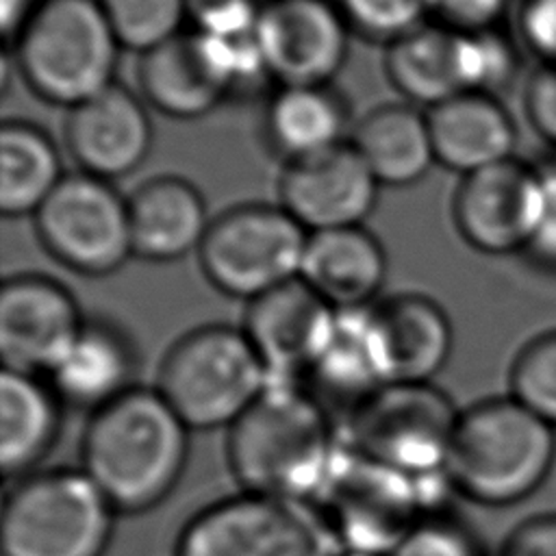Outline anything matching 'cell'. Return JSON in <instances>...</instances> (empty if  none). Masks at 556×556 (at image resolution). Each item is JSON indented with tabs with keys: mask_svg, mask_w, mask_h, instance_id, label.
I'll return each mask as SVG.
<instances>
[{
	"mask_svg": "<svg viewBox=\"0 0 556 556\" xmlns=\"http://www.w3.org/2000/svg\"><path fill=\"white\" fill-rule=\"evenodd\" d=\"M113 515L83 469L28 473L2 506V556H104Z\"/></svg>",
	"mask_w": 556,
	"mask_h": 556,
	"instance_id": "6",
	"label": "cell"
},
{
	"mask_svg": "<svg viewBox=\"0 0 556 556\" xmlns=\"http://www.w3.org/2000/svg\"><path fill=\"white\" fill-rule=\"evenodd\" d=\"M339 556H369V554H352V552H341Z\"/></svg>",
	"mask_w": 556,
	"mask_h": 556,
	"instance_id": "41",
	"label": "cell"
},
{
	"mask_svg": "<svg viewBox=\"0 0 556 556\" xmlns=\"http://www.w3.org/2000/svg\"><path fill=\"white\" fill-rule=\"evenodd\" d=\"M122 46L139 56L182 33L187 0H100Z\"/></svg>",
	"mask_w": 556,
	"mask_h": 556,
	"instance_id": "30",
	"label": "cell"
},
{
	"mask_svg": "<svg viewBox=\"0 0 556 556\" xmlns=\"http://www.w3.org/2000/svg\"><path fill=\"white\" fill-rule=\"evenodd\" d=\"M189 428L156 389L132 387L91 413L83 471L111 506L141 513L161 504L182 476Z\"/></svg>",
	"mask_w": 556,
	"mask_h": 556,
	"instance_id": "1",
	"label": "cell"
},
{
	"mask_svg": "<svg viewBox=\"0 0 556 556\" xmlns=\"http://www.w3.org/2000/svg\"><path fill=\"white\" fill-rule=\"evenodd\" d=\"M300 278L332 308H369L387 280V254L365 226L308 232Z\"/></svg>",
	"mask_w": 556,
	"mask_h": 556,
	"instance_id": "20",
	"label": "cell"
},
{
	"mask_svg": "<svg viewBox=\"0 0 556 556\" xmlns=\"http://www.w3.org/2000/svg\"><path fill=\"white\" fill-rule=\"evenodd\" d=\"M339 443L330 413L287 380H269L263 395L228 428V465L245 493L311 502Z\"/></svg>",
	"mask_w": 556,
	"mask_h": 556,
	"instance_id": "2",
	"label": "cell"
},
{
	"mask_svg": "<svg viewBox=\"0 0 556 556\" xmlns=\"http://www.w3.org/2000/svg\"><path fill=\"white\" fill-rule=\"evenodd\" d=\"M265 135L287 163L321 154L348 141V106L332 85L278 87L265 109Z\"/></svg>",
	"mask_w": 556,
	"mask_h": 556,
	"instance_id": "28",
	"label": "cell"
},
{
	"mask_svg": "<svg viewBox=\"0 0 556 556\" xmlns=\"http://www.w3.org/2000/svg\"><path fill=\"white\" fill-rule=\"evenodd\" d=\"M261 9L256 0H187V15L195 30L219 39L254 35Z\"/></svg>",
	"mask_w": 556,
	"mask_h": 556,
	"instance_id": "34",
	"label": "cell"
},
{
	"mask_svg": "<svg viewBox=\"0 0 556 556\" xmlns=\"http://www.w3.org/2000/svg\"><path fill=\"white\" fill-rule=\"evenodd\" d=\"M280 206L308 232L363 226L380 182L348 139L321 154L285 165Z\"/></svg>",
	"mask_w": 556,
	"mask_h": 556,
	"instance_id": "17",
	"label": "cell"
},
{
	"mask_svg": "<svg viewBox=\"0 0 556 556\" xmlns=\"http://www.w3.org/2000/svg\"><path fill=\"white\" fill-rule=\"evenodd\" d=\"M554 458V428L508 395L460 413L445 469L460 495L500 508L530 497Z\"/></svg>",
	"mask_w": 556,
	"mask_h": 556,
	"instance_id": "3",
	"label": "cell"
},
{
	"mask_svg": "<svg viewBox=\"0 0 556 556\" xmlns=\"http://www.w3.org/2000/svg\"><path fill=\"white\" fill-rule=\"evenodd\" d=\"M135 352L126 334L106 321H85L67 356L50 374L61 402L89 408L111 404L132 389Z\"/></svg>",
	"mask_w": 556,
	"mask_h": 556,
	"instance_id": "24",
	"label": "cell"
},
{
	"mask_svg": "<svg viewBox=\"0 0 556 556\" xmlns=\"http://www.w3.org/2000/svg\"><path fill=\"white\" fill-rule=\"evenodd\" d=\"M269 371L243 328L202 326L165 354L156 391L189 430L232 426L267 389Z\"/></svg>",
	"mask_w": 556,
	"mask_h": 556,
	"instance_id": "5",
	"label": "cell"
},
{
	"mask_svg": "<svg viewBox=\"0 0 556 556\" xmlns=\"http://www.w3.org/2000/svg\"><path fill=\"white\" fill-rule=\"evenodd\" d=\"M374 343L384 384L432 382L454 348L445 311L419 293L395 295L371 308Z\"/></svg>",
	"mask_w": 556,
	"mask_h": 556,
	"instance_id": "19",
	"label": "cell"
},
{
	"mask_svg": "<svg viewBox=\"0 0 556 556\" xmlns=\"http://www.w3.org/2000/svg\"><path fill=\"white\" fill-rule=\"evenodd\" d=\"M85 321L74 295L61 282L39 274L4 280L0 289L2 369L50 376L72 350Z\"/></svg>",
	"mask_w": 556,
	"mask_h": 556,
	"instance_id": "14",
	"label": "cell"
},
{
	"mask_svg": "<svg viewBox=\"0 0 556 556\" xmlns=\"http://www.w3.org/2000/svg\"><path fill=\"white\" fill-rule=\"evenodd\" d=\"M526 252L539 263L556 267V169L541 172V211Z\"/></svg>",
	"mask_w": 556,
	"mask_h": 556,
	"instance_id": "39",
	"label": "cell"
},
{
	"mask_svg": "<svg viewBox=\"0 0 556 556\" xmlns=\"http://www.w3.org/2000/svg\"><path fill=\"white\" fill-rule=\"evenodd\" d=\"M510 397L556 428V330L519 350L510 367Z\"/></svg>",
	"mask_w": 556,
	"mask_h": 556,
	"instance_id": "31",
	"label": "cell"
},
{
	"mask_svg": "<svg viewBox=\"0 0 556 556\" xmlns=\"http://www.w3.org/2000/svg\"><path fill=\"white\" fill-rule=\"evenodd\" d=\"M308 502L254 493L200 510L178 536L176 556H339Z\"/></svg>",
	"mask_w": 556,
	"mask_h": 556,
	"instance_id": "11",
	"label": "cell"
},
{
	"mask_svg": "<svg viewBox=\"0 0 556 556\" xmlns=\"http://www.w3.org/2000/svg\"><path fill=\"white\" fill-rule=\"evenodd\" d=\"M541 211V172L515 156L463 176L454 195V224L482 254L528 250Z\"/></svg>",
	"mask_w": 556,
	"mask_h": 556,
	"instance_id": "15",
	"label": "cell"
},
{
	"mask_svg": "<svg viewBox=\"0 0 556 556\" xmlns=\"http://www.w3.org/2000/svg\"><path fill=\"white\" fill-rule=\"evenodd\" d=\"M391 556H482L471 532L452 515L424 517Z\"/></svg>",
	"mask_w": 556,
	"mask_h": 556,
	"instance_id": "33",
	"label": "cell"
},
{
	"mask_svg": "<svg viewBox=\"0 0 556 556\" xmlns=\"http://www.w3.org/2000/svg\"><path fill=\"white\" fill-rule=\"evenodd\" d=\"M500 556H556V513L521 521L504 541Z\"/></svg>",
	"mask_w": 556,
	"mask_h": 556,
	"instance_id": "38",
	"label": "cell"
},
{
	"mask_svg": "<svg viewBox=\"0 0 556 556\" xmlns=\"http://www.w3.org/2000/svg\"><path fill=\"white\" fill-rule=\"evenodd\" d=\"M352 33L393 43L434 17V0H337Z\"/></svg>",
	"mask_w": 556,
	"mask_h": 556,
	"instance_id": "32",
	"label": "cell"
},
{
	"mask_svg": "<svg viewBox=\"0 0 556 556\" xmlns=\"http://www.w3.org/2000/svg\"><path fill=\"white\" fill-rule=\"evenodd\" d=\"M384 70L391 85L428 109L473 91L469 33L430 22L387 46Z\"/></svg>",
	"mask_w": 556,
	"mask_h": 556,
	"instance_id": "21",
	"label": "cell"
},
{
	"mask_svg": "<svg viewBox=\"0 0 556 556\" xmlns=\"http://www.w3.org/2000/svg\"><path fill=\"white\" fill-rule=\"evenodd\" d=\"M439 165L469 176L513 159L517 130L510 113L489 93H460L426 113Z\"/></svg>",
	"mask_w": 556,
	"mask_h": 556,
	"instance_id": "22",
	"label": "cell"
},
{
	"mask_svg": "<svg viewBox=\"0 0 556 556\" xmlns=\"http://www.w3.org/2000/svg\"><path fill=\"white\" fill-rule=\"evenodd\" d=\"M33 217L48 254L76 274L106 276L135 256L128 200L98 176L67 174Z\"/></svg>",
	"mask_w": 556,
	"mask_h": 556,
	"instance_id": "12",
	"label": "cell"
},
{
	"mask_svg": "<svg viewBox=\"0 0 556 556\" xmlns=\"http://www.w3.org/2000/svg\"><path fill=\"white\" fill-rule=\"evenodd\" d=\"M306 241L280 204H241L213 217L198 258L217 291L252 302L300 278Z\"/></svg>",
	"mask_w": 556,
	"mask_h": 556,
	"instance_id": "8",
	"label": "cell"
},
{
	"mask_svg": "<svg viewBox=\"0 0 556 556\" xmlns=\"http://www.w3.org/2000/svg\"><path fill=\"white\" fill-rule=\"evenodd\" d=\"M37 2L39 0H2L0 17H2V33L7 39L20 30V26L26 22V17L30 15Z\"/></svg>",
	"mask_w": 556,
	"mask_h": 556,
	"instance_id": "40",
	"label": "cell"
},
{
	"mask_svg": "<svg viewBox=\"0 0 556 556\" xmlns=\"http://www.w3.org/2000/svg\"><path fill=\"white\" fill-rule=\"evenodd\" d=\"M460 413L432 382L380 387L348 417V445L406 476L443 469Z\"/></svg>",
	"mask_w": 556,
	"mask_h": 556,
	"instance_id": "10",
	"label": "cell"
},
{
	"mask_svg": "<svg viewBox=\"0 0 556 556\" xmlns=\"http://www.w3.org/2000/svg\"><path fill=\"white\" fill-rule=\"evenodd\" d=\"M146 104L174 119H198L232 91L265 74L254 35L219 39L200 30L180 33L139 61Z\"/></svg>",
	"mask_w": 556,
	"mask_h": 556,
	"instance_id": "9",
	"label": "cell"
},
{
	"mask_svg": "<svg viewBox=\"0 0 556 556\" xmlns=\"http://www.w3.org/2000/svg\"><path fill=\"white\" fill-rule=\"evenodd\" d=\"M350 26L328 0L265 2L254 41L278 87L330 85L348 59Z\"/></svg>",
	"mask_w": 556,
	"mask_h": 556,
	"instance_id": "13",
	"label": "cell"
},
{
	"mask_svg": "<svg viewBox=\"0 0 556 556\" xmlns=\"http://www.w3.org/2000/svg\"><path fill=\"white\" fill-rule=\"evenodd\" d=\"M350 141L384 187L415 185L437 163L428 117L410 104L369 111L354 126Z\"/></svg>",
	"mask_w": 556,
	"mask_h": 556,
	"instance_id": "26",
	"label": "cell"
},
{
	"mask_svg": "<svg viewBox=\"0 0 556 556\" xmlns=\"http://www.w3.org/2000/svg\"><path fill=\"white\" fill-rule=\"evenodd\" d=\"M526 113L532 128L556 146V65H541L526 85Z\"/></svg>",
	"mask_w": 556,
	"mask_h": 556,
	"instance_id": "37",
	"label": "cell"
},
{
	"mask_svg": "<svg viewBox=\"0 0 556 556\" xmlns=\"http://www.w3.org/2000/svg\"><path fill=\"white\" fill-rule=\"evenodd\" d=\"M306 380H311L306 391L328 413L330 408H343L348 417L384 387L374 343L371 308L339 311L332 339Z\"/></svg>",
	"mask_w": 556,
	"mask_h": 556,
	"instance_id": "25",
	"label": "cell"
},
{
	"mask_svg": "<svg viewBox=\"0 0 556 556\" xmlns=\"http://www.w3.org/2000/svg\"><path fill=\"white\" fill-rule=\"evenodd\" d=\"M339 311L295 278L252 302L243 332L271 380L306 378L326 352Z\"/></svg>",
	"mask_w": 556,
	"mask_h": 556,
	"instance_id": "16",
	"label": "cell"
},
{
	"mask_svg": "<svg viewBox=\"0 0 556 556\" xmlns=\"http://www.w3.org/2000/svg\"><path fill=\"white\" fill-rule=\"evenodd\" d=\"M128 211L132 252L152 263H172L198 252L213 222L198 187L178 176L143 182L128 198Z\"/></svg>",
	"mask_w": 556,
	"mask_h": 556,
	"instance_id": "23",
	"label": "cell"
},
{
	"mask_svg": "<svg viewBox=\"0 0 556 556\" xmlns=\"http://www.w3.org/2000/svg\"><path fill=\"white\" fill-rule=\"evenodd\" d=\"M311 508L341 552L391 556L419 521L413 476L339 443Z\"/></svg>",
	"mask_w": 556,
	"mask_h": 556,
	"instance_id": "7",
	"label": "cell"
},
{
	"mask_svg": "<svg viewBox=\"0 0 556 556\" xmlns=\"http://www.w3.org/2000/svg\"><path fill=\"white\" fill-rule=\"evenodd\" d=\"M119 50L100 0H39L13 35V63L24 83L67 109L115 83Z\"/></svg>",
	"mask_w": 556,
	"mask_h": 556,
	"instance_id": "4",
	"label": "cell"
},
{
	"mask_svg": "<svg viewBox=\"0 0 556 556\" xmlns=\"http://www.w3.org/2000/svg\"><path fill=\"white\" fill-rule=\"evenodd\" d=\"M63 161L54 141L28 122L0 128V211L7 217L35 215L61 185Z\"/></svg>",
	"mask_w": 556,
	"mask_h": 556,
	"instance_id": "29",
	"label": "cell"
},
{
	"mask_svg": "<svg viewBox=\"0 0 556 556\" xmlns=\"http://www.w3.org/2000/svg\"><path fill=\"white\" fill-rule=\"evenodd\" d=\"M65 141L80 172L109 182L128 176L152 148V122L143 98L113 83L70 109Z\"/></svg>",
	"mask_w": 556,
	"mask_h": 556,
	"instance_id": "18",
	"label": "cell"
},
{
	"mask_svg": "<svg viewBox=\"0 0 556 556\" xmlns=\"http://www.w3.org/2000/svg\"><path fill=\"white\" fill-rule=\"evenodd\" d=\"M61 400L37 376L2 369L0 376V467L24 478L54 445Z\"/></svg>",
	"mask_w": 556,
	"mask_h": 556,
	"instance_id": "27",
	"label": "cell"
},
{
	"mask_svg": "<svg viewBox=\"0 0 556 556\" xmlns=\"http://www.w3.org/2000/svg\"><path fill=\"white\" fill-rule=\"evenodd\" d=\"M517 26L523 46L543 65H556V0H521Z\"/></svg>",
	"mask_w": 556,
	"mask_h": 556,
	"instance_id": "35",
	"label": "cell"
},
{
	"mask_svg": "<svg viewBox=\"0 0 556 556\" xmlns=\"http://www.w3.org/2000/svg\"><path fill=\"white\" fill-rule=\"evenodd\" d=\"M504 11L506 0H434V22L458 33L497 28Z\"/></svg>",
	"mask_w": 556,
	"mask_h": 556,
	"instance_id": "36",
	"label": "cell"
}]
</instances>
